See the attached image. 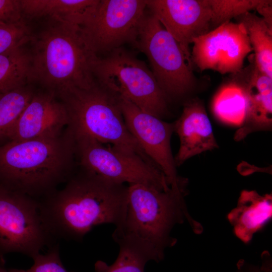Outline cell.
I'll use <instances>...</instances> for the list:
<instances>
[{"instance_id":"1","label":"cell","mask_w":272,"mask_h":272,"mask_svg":"<svg viewBox=\"0 0 272 272\" xmlns=\"http://www.w3.org/2000/svg\"><path fill=\"white\" fill-rule=\"evenodd\" d=\"M65 187L41 203L45 223L53 237L76 241L94 227L120 225L125 216L128 185L82 167Z\"/></svg>"},{"instance_id":"2","label":"cell","mask_w":272,"mask_h":272,"mask_svg":"<svg viewBox=\"0 0 272 272\" xmlns=\"http://www.w3.org/2000/svg\"><path fill=\"white\" fill-rule=\"evenodd\" d=\"M185 190H164L141 183L128 185L125 216L112 234L115 242L124 243L148 253L160 262L164 250L177 242L170 234L173 227L186 218L195 232L200 225L191 219L184 200Z\"/></svg>"},{"instance_id":"3","label":"cell","mask_w":272,"mask_h":272,"mask_svg":"<svg viewBox=\"0 0 272 272\" xmlns=\"http://www.w3.org/2000/svg\"><path fill=\"white\" fill-rule=\"evenodd\" d=\"M76 157L68 127L56 136L10 141L0 147L1 184L32 197L46 193L69 176Z\"/></svg>"},{"instance_id":"4","label":"cell","mask_w":272,"mask_h":272,"mask_svg":"<svg viewBox=\"0 0 272 272\" xmlns=\"http://www.w3.org/2000/svg\"><path fill=\"white\" fill-rule=\"evenodd\" d=\"M31 41V82L56 94L72 88H88L95 83L92 62L97 55L87 47L78 26L50 18Z\"/></svg>"},{"instance_id":"5","label":"cell","mask_w":272,"mask_h":272,"mask_svg":"<svg viewBox=\"0 0 272 272\" xmlns=\"http://www.w3.org/2000/svg\"><path fill=\"white\" fill-rule=\"evenodd\" d=\"M69 117L74 135H84L128 153L148 162L147 157L128 130L121 111L119 97L96 81L88 88H72L56 94Z\"/></svg>"},{"instance_id":"6","label":"cell","mask_w":272,"mask_h":272,"mask_svg":"<svg viewBox=\"0 0 272 272\" xmlns=\"http://www.w3.org/2000/svg\"><path fill=\"white\" fill-rule=\"evenodd\" d=\"M95 81L141 110L161 119L167 112V97L146 64L122 47L92 62Z\"/></svg>"},{"instance_id":"7","label":"cell","mask_w":272,"mask_h":272,"mask_svg":"<svg viewBox=\"0 0 272 272\" xmlns=\"http://www.w3.org/2000/svg\"><path fill=\"white\" fill-rule=\"evenodd\" d=\"M132 45L147 56L167 97L181 96L193 88L192 70L179 44L149 11L145 12Z\"/></svg>"},{"instance_id":"8","label":"cell","mask_w":272,"mask_h":272,"mask_svg":"<svg viewBox=\"0 0 272 272\" xmlns=\"http://www.w3.org/2000/svg\"><path fill=\"white\" fill-rule=\"evenodd\" d=\"M53 237L43 219L41 203L0 184V258L19 252L31 258Z\"/></svg>"},{"instance_id":"9","label":"cell","mask_w":272,"mask_h":272,"mask_svg":"<svg viewBox=\"0 0 272 272\" xmlns=\"http://www.w3.org/2000/svg\"><path fill=\"white\" fill-rule=\"evenodd\" d=\"M76 156L81 167L121 183H141L171 188L161 170L140 156L84 135H74Z\"/></svg>"},{"instance_id":"10","label":"cell","mask_w":272,"mask_h":272,"mask_svg":"<svg viewBox=\"0 0 272 272\" xmlns=\"http://www.w3.org/2000/svg\"><path fill=\"white\" fill-rule=\"evenodd\" d=\"M146 10V0H99L79 26L81 36L98 56L133 44Z\"/></svg>"},{"instance_id":"11","label":"cell","mask_w":272,"mask_h":272,"mask_svg":"<svg viewBox=\"0 0 272 272\" xmlns=\"http://www.w3.org/2000/svg\"><path fill=\"white\" fill-rule=\"evenodd\" d=\"M119 100L126 125L142 150L163 172L172 188L184 189L186 181L177 174L170 146L174 123L144 112L122 98Z\"/></svg>"},{"instance_id":"12","label":"cell","mask_w":272,"mask_h":272,"mask_svg":"<svg viewBox=\"0 0 272 272\" xmlns=\"http://www.w3.org/2000/svg\"><path fill=\"white\" fill-rule=\"evenodd\" d=\"M192 43V63L201 71L210 69L222 75L240 71L245 57L253 50L244 25L231 21L194 39Z\"/></svg>"},{"instance_id":"13","label":"cell","mask_w":272,"mask_h":272,"mask_svg":"<svg viewBox=\"0 0 272 272\" xmlns=\"http://www.w3.org/2000/svg\"><path fill=\"white\" fill-rule=\"evenodd\" d=\"M147 9L179 44L192 69L189 45L213 30L209 0H146Z\"/></svg>"},{"instance_id":"14","label":"cell","mask_w":272,"mask_h":272,"mask_svg":"<svg viewBox=\"0 0 272 272\" xmlns=\"http://www.w3.org/2000/svg\"><path fill=\"white\" fill-rule=\"evenodd\" d=\"M50 91L34 94L9 134L10 141H23L61 134L69 124L63 102Z\"/></svg>"},{"instance_id":"15","label":"cell","mask_w":272,"mask_h":272,"mask_svg":"<svg viewBox=\"0 0 272 272\" xmlns=\"http://www.w3.org/2000/svg\"><path fill=\"white\" fill-rule=\"evenodd\" d=\"M251 64L234 75L233 81L243 89L247 108L243 124L234 139L243 140L252 132L269 129L272 123V78L260 71L254 58Z\"/></svg>"},{"instance_id":"16","label":"cell","mask_w":272,"mask_h":272,"mask_svg":"<svg viewBox=\"0 0 272 272\" xmlns=\"http://www.w3.org/2000/svg\"><path fill=\"white\" fill-rule=\"evenodd\" d=\"M180 146L174 158L176 166L203 152L218 148L211 121L200 101L186 102L180 117L174 123Z\"/></svg>"},{"instance_id":"17","label":"cell","mask_w":272,"mask_h":272,"mask_svg":"<svg viewBox=\"0 0 272 272\" xmlns=\"http://www.w3.org/2000/svg\"><path fill=\"white\" fill-rule=\"evenodd\" d=\"M271 215V194L260 195L254 190H243L228 219L237 237L247 243L270 220Z\"/></svg>"},{"instance_id":"18","label":"cell","mask_w":272,"mask_h":272,"mask_svg":"<svg viewBox=\"0 0 272 272\" xmlns=\"http://www.w3.org/2000/svg\"><path fill=\"white\" fill-rule=\"evenodd\" d=\"M99 0H20L23 18L48 16L79 26Z\"/></svg>"},{"instance_id":"19","label":"cell","mask_w":272,"mask_h":272,"mask_svg":"<svg viewBox=\"0 0 272 272\" xmlns=\"http://www.w3.org/2000/svg\"><path fill=\"white\" fill-rule=\"evenodd\" d=\"M236 18L241 23L246 31L257 67L272 78V30L263 19L250 12Z\"/></svg>"},{"instance_id":"20","label":"cell","mask_w":272,"mask_h":272,"mask_svg":"<svg viewBox=\"0 0 272 272\" xmlns=\"http://www.w3.org/2000/svg\"><path fill=\"white\" fill-rule=\"evenodd\" d=\"M25 45L0 54V92L26 86L31 82V52Z\"/></svg>"},{"instance_id":"21","label":"cell","mask_w":272,"mask_h":272,"mask_svg":"<svg viewBox=\"0 0 272 272\" xmlns=\"http://www.w3.org/2000/svg\"><path fill=\"white\" fill-rule=\"evenodd\" d=\"M247 108L245 94L234 81L226 84L217 92L213 102V110L221 121L241 126L244 121Z\"/></svg>"},{"instance_id":"22","label":"cell","mask_w":272,"mask_h":272,"mask_svg":"<svg viewBox=\"0 0 272 272\" xmlns=\"http://www.w3.org/2000/svg\"><path fill=\"white\" fill-rule=\"evenodd\" d=\"M34 94L27 86L0 92V140L8 138Z\"/></svg>"},{"instance_id":"23","label":"cell","mask_w":272,"mask_h":272,"mask_svg":"<svg viewBox=\"0 0 272 272\" xmlns=\"http://www.w3.org/2000/svg\"><path fill=\"white\" fill-rule=\"evenodd\" d=\"M118 255L113 264L102 260L95 263V272H145L146 264L152 260L146 252L129 244L119 243Z\"/></svg>"},{"instance_id":"24","label":"cell","mask_w":272,"mask_h":272,"mask_svg":"<svg viewBox=\"0 0 272 272\" xmlns=\"http://www.w3.org/2000/svg\"><path fill=\"white\" fill-rule=\"evenodd\" d=\"M212 11V29L234 18L256 9L264 0H209Z\"/></svg>"},{"instance_id":"25","label":"cell","mask_w":272,"mask_h":272,"mask_svg":"<svg viewBox=\"0 0 272 272\" xmlns=\"http://www.w3.org/2000/svg\"><path fill=\"white\" fill-rule=\"evenodd\" d=\"M32 38L23 20L12 23L0 22V54L14 47L25 45Z\"/></svg>"},{"instance_id":"26","label":"cell","mask_w":272,"mask_h":272,"mask_svg":"<svg viewBox=\"0 0 272 272\" xmlns=\"http://www.w3.org/2000/svg\"><path fill=\"white\" fill-rule=\"evenodd\" d=\"M34 263L29 269H11L9 272H74L68 271L60 258L58 245L53 246L45 254L38 253L33 258Z\"/></svg>"},{"instance_id":"27","label":"cell","mask_w":272,"mask_h":272,"mask_svg":"<svg viewBox=\"0 0 272 272\" xmlns=\"http://www.w3.org/2000/svg\"><path fill=\"white\" fill-rule=\"evenodd\" d=\"M23 19L20 0H0V22L16 23Z\"/></svg>"},{"instance_id":"28","label":"cell","mask_w":272,"mask_h":272,"mask_svg":"<svg viewBox=\"0 0 272 272\" xmlns=\"http://www.w3.org/2000/svg\"><path fill=\"white\" fill-rule=\"evenodd\" d=\"M236 272H272L271 260L269 253L264 251L260 265H252L243 260L239 261Z\"/></svg>"},{"instance_id":"29","label":"cell","mask_w":272,"mask_h":272,"mask_svg":"<svg viewBox=\"0 0 272 272\" xmlns=\"http://www.w3.org/2000/svg\"><path fill=\"white\" fill-rule=\"evenodd\" d=\"M272 1L264 0V2L256 8L257 12L262 15L268 27L272 30Z\"/></svg>"},{"instance_id":"30","label":"cell","mask_w":272,"mask_h":272,"mask_svg":"<svg viewBox=\"0 0 272 272\" xmlns=\"http://www.w3.org/2000/svg\"><path fill=\"white\" fill-rule=\"evenodd\" d=\"M0 272H9L4 267V262L3 258H0Z\"/></svg>"}]
</instances>
